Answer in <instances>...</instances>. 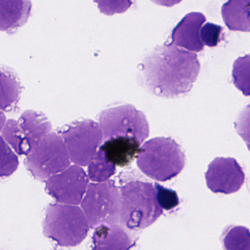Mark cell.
Here are the masks:
<instances>
[{
    "label": "cell",
    "mask_w": 250,
    "mask_h": 250,
    "mask_svg": "<svg viewBox=\"0 0 250 250\" xmlns=\"http://www.w3.org/2000/svg\"><path fill=\"white\" fill-rule=\"evenodd\" d=\"M200 69L196 54L170 44L147 57L142 64V78L154 95L175 98L190 91Z\"/></svg>",
    "instance_id": "6da1fadb"
},
{
    "label": "cell",
    "mask_w": 250,
    "mask_h": 250,
    "mask_svg": "<svg viewBox=\"0 0 250 250\" xmlns=\"http://www.w3.org/2000/svg\"><path fill=\"white\" fill-rule=\"evenodd\" d=\"M120 219L131 230H141L155 223L163 214L151 183L132 181L120 188Z\"/></svg>",
    "instance_id": "7a4b0ae2"
},
{
    "label": "cell",
    "mask_w": 250,
    "mask_h": 250,
    "mask_svg": "<svg viewBox=\"0 0 250 250\" xmlns=\"http://www.w3.org/2000/svg\"><path fill=\"white\" fill-rule=\"evenodd\" d=\"M136 164L142 173L159 182L177 176L185 166V155L171 138H153L145 142L138 154Z\"/></svg>",
    "instance_id": "3957f363"
},
{
    "label": "cell",
    "mask_w": 250,
    "mask_h": 250,
    "mask_svg": "<svg viewBox=\"0 0 250 250\" xmlns=\"http://www.w3.org/2000/svg\"><path fill=\"white\" fill-rule=\"evenodd\" d=\"M90 226L82 208L56 203L47 207L43 231L59 246L76 247L88 236Z\"/></svg>",
    "instance_id": "277c9868"
},
{
    "label": "cell",
    "mask_w": 250,
    "mask_h": 250,
    "mask_svg": "<svg viewBox=\"0 0 250 250\" xmlns=\"http://www.w3.org/2000/svg\"><path fill=\"white\" fill-rule=\"evenodd\" d=\"M24 164L35 179L43 182L70 166L67 148L58 132L44 137L26 156Z\"/></svg>",
    "instance_id": "5b68a950"
},
{
    "label": "cell",
    "mask_w": 250,
    "mask_h": 250,
    "mask_svg": "<svg viewBox=\"0 0 250 250\" xmlns=\"http://www.w3.org/2000/svg\"><path fill=\"white\" fill-rule=\"evenodd\" d=\"M121 199L113 180L89 184L81 202L90 228L114 225L120 219Z\"/></svg>",
    "instance_id": "8992f818"
},
{
    "label": "cell",
    "mask_w": 250,
    "mask_h": 250,
    "mask_svg": "<svg viewBox=\"0 0 250 250\" xmlns=\"http://www.w3.org/2000/svg\"><path fill=\"white\" fill-rule=\"evenodd\" d=\"M67 148L70 163L88 166L104 141L99 125L91 120L75 122L58 132Z\"/></svg>",
    "instance_id": "52a82bcc"
},
{
    "label": "cell",
    "mask_w": 250,
    "mask_h": 250,
    "mask_svg": "<svg viewBox=\"0 0 250 250\" xmlns=\"http://www.w3.org/2000/svg\"><path fill=\"white\" fill-rule=\"evenodd\" d=\"M99 126L104 140L126 136L140 144L149 135V125L145 114L132 105H120L104 110L99 116Z\"/></svg>",
    "instance_id": "ba28073f"
},
{
    "label": "cell",
    "mask_w": 250,
    "mask_h": 250,
    "mask_svg": "<svg viewBox=\"0 0 250 250\" xmlns=\"http://www.w3.org/2000/svg\"><path fill=\"white\" fill-rule=\"evenodd\" d=\"M88 173L81 166L71 165L45 181V191L57 203L78 206L89 185Z\"/></svg>",
    "instance_id": "9c48e42d"
},
{
    "label": "cell",
    "mask_w": 250,
    "mask_h": 250,
    "mask_svg": "<svg viewBox=\"0 0 250 250\" xmlns=\"http://www.w3.org/2000/svg\"><path fill=\"white\" fill-rule=\"evenodd\" d=\"M208 188L214 193L238 192L245 183V174L237 161L232 157H217L205 173Z\"/></svg>",
    "instance_id": "30bf717a"
},
{
    "label": "cell",
    "mask_w": 250,
    "mask_h": 250,
    "mask_svg": "<svg viewBox=\"0 0 250 250\" xmlns=\"http://www.w3.org/2000/svg\"><path fill=\"white\" fill-rule=\"evenodd\" d=\"M205 20V16L201 13L186 15L173 29L170 44L193 52L202 51L204 45L200 38V30Z\"/></svg>",
    "instance_id": "8fae6325"
},
{
    "label": "cell",
    "mask_w": 250,
    "mask_h": 250,
    "mask_svg": "<svg viewBox=\"0 0 250 250\" xmlns=\"http://www.w3.org/2000/svg\"><path fill=\"white\" fill-rule=\"evenodd\" d=\"M140 145L136 138L115 136L104 140L98 149L103 153L107 161L115 166L126 167L139 154Z\"/></svg>",
    "instance_id": "7c38bea8"
},
{
    "label": "cell",
    "mask_w": 250,
    "mask_h": 250,
    "mask_svg": "<svg viewBox=\"0 0 250 250\" xmlns=\"http://www.w3.org/2000/svg\"><path fill=\"white\" fill-rule=\"evenodd\" d=\"M92 239V250H129L134 246L129 235L115 224L96 226Z\"/></svg>",
    "instance_id": "4fadbf2b"
},
{
    "label": "cell",
    "mask_w": 250,
    "mask_h": 250,
    "mask_svg": "<svg viewBox=\"0 0 250 250\" xmlns=\"http://www.w3.org/2000/svg\"><path fill=\"white\" fill-rule=\"evenodd\" d=\"M31 9L30 0H0V31L11 33L24 25Z\"/></svg>",
    "instance_id": "5bb4252c"
},
{
    "label": "cell",
    "mask_w": 250,
    "mask_h": 250,
    "mask_svg": "<svg viewBox=\"0 0 250 250\" xmlns=\"http://www.w3.org/2000/svg\"><path fill=\"white\" fill-rule=\"evenodd\" d=\"M17 122L31 150L52 129L48 118L44 114L33 110L24 111Z\"/></svg>",
    "instance_id": "9a60e30c"
},
{
    "label": "cell",
    "mask_w": 250,
    "mask_h": 250,
    "mask_svg": "<svg viewBox=\"0 0 250 250\" xmlns=\"http://www.w3.org/2000/svg\"><path fill=\"white\" fill-rule=\"evenodd\" d=\"M20 81L16 73L0 66V111L10 112L17 106L22 94Z\"/></svg>",
    "instance_id": "2e32d148"
},
{
    "label": "cell",
    "mask_w": 250,
    "mask_h": 250,
    "mask_svg": "<svg viewBox=\"0 0 250 250\" xmlns=\"http://www.w3.org/2000/svg\"><path fill=\"white\" fill-rule=\"evenodd\" d=\"M222 15L230 30L250 32V0H228L222 7Z\"/></svg>",
    "instance_id": "e0dca14e"
},
{
    "label": "cell",
    "mask_w": 250,
    "mask_h": 250,
    "mask_svg": "<svg viewBox=\"0 0 250 250\" xmlns=\"http://www.w3.org/2000/svg\"><path fill=\"white\" fill-rule=\"evenodd\" d=\"M88 166V178L93 182H106L116 172V166L107 161L99 149Z\"/></svg>",
    "instance_id": "ac0fdd59"
},
{
    "label": "cell",
    "mask_w": 250,
    "mask_h": 250,
    "mask_svg": "<svg viewBox=\"0 0 250 250\" xmlns=\"http://www.w3.org/2000/svg\"><path fill=\"white\" fill-rule=\"evenodd\" d=\"M223 239L226 250H250V235L248 228L230 227L226 230Z\"/></svg>",
    "instance_id": "d6986e66"
},
{
    "label": "cell",
    "mask_w": 250,
    "mask_h": 250,
    "mask_svg": "<svg viewBox=\"0 0 250 250\" xmlns=\"http://www.w3.org/2000/svg\"><path fill=\"white\" fill-rule=\"evenodd\" d=\"M19 166V156L0 135V179L13 175Z\"/></svg>",
    "instance_id": "ffe728a7"
},
{
    "label": "cell",
    "mask_w": 250,
    "mask_h": 250,
    "mask_svg": "<svg viewBox=\"0 0 250 250\" xmlns=\"http://www.w3.org/2000/svg\"><path fill=\"white\" fill-rule=\"evenodd\" d=\"M249 64V55L241 57L235 62L233 71L235 85L247 96H249L250 95Z\"/></svg>",
    "instance_id": "44dd1931"
},
{
    "label": "cell",
    "mask_w": 250,
    "mask_h": 250,
    "mask_svg": "<svg viewBox=\"0 0 250 250\" xmlns=\"http://www.w3.org/2000/svg\"><path fill=\"white\" fill-rule=\"evenodd\" d=\"M157 201L162 209L170 211L179 205V198L176 191L155 184Z\"/></svg>",
    "instance_id": "7402d4cb"
},
{
    "label": "cell",
    "mask_w": 250,
    "mask_h": 250,
    "mask_svg": "<svg viewBox=\"0 0 250 250\" xmlns=\"http://www.w3.org/2000/svg\"><path fill=\"white\" fill-rule=\"evenodd\" d=\"M223 28L212 23H207L200 30V38L203 44L215 47L221 41Z\"/></svg>",
    "instance_id": "603a6c76"
},
{
    "label": "cell",
    "mask_w": 250,
    "mask_h": 250,
    "mask_svg": "<svg viewBox=\"0 0 250 250\" xmlns=\"http://www.w3.org/2000/svg\"><path fill=\"white\" fill-rule=\"evenodd\" d=\"M100 11L107 16L123 13L132 6V0H94Z\"/></svg>",
    "instance_id": "cb8c5ba5"
},
{
    "label": "cell",
    "mask_w": 250,
    "mask_h": 250,
    "mask_svg": "<svg viewBox=\"0 0 250 250\" xmlns=\"http://www.w3.org/2000/svg\"><path fill=\"white\" fill-rule=\"evenodd\" d=\"M153 2L159 5L166 6V7H172L175 4H179L182 0H151Z\"/></svg>",
    "instance_id": "d4e9b609"
},
{
    "label": "cell",
    "mask_w": 250,
    "mask_h": 250,
    "mask_svg": "<svg viewBox=\"0 0 250 250\" xmlns=\"http://www.w3.org/2000/svg\"><path fill=\"white\" fill-rule=\"evenodd\" d=\"M6 121H7V120H6L5 114L3 111H0V132L2 130Z\"/></svg>",
    "instance_id": "484cf974"
}]
</instances>
